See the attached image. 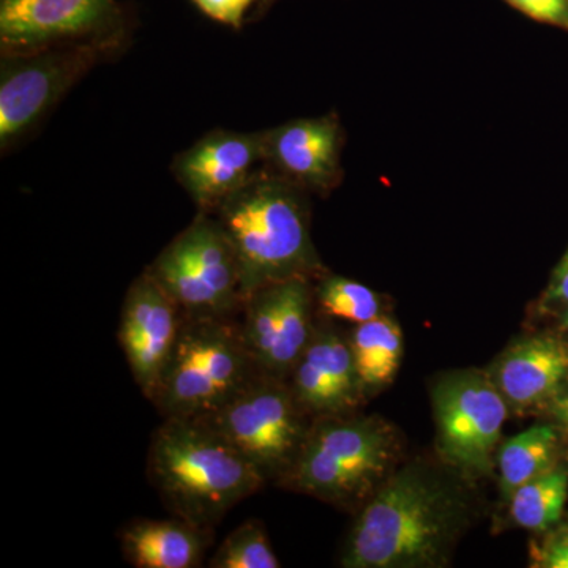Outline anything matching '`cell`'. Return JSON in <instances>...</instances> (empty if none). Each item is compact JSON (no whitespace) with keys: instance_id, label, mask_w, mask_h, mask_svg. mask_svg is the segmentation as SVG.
Returning <instances> with one entry per match:
<instances>
[{"instance_id":"3","label":"cell","mask_w":568,"mask_h":568,"mask_svg":"<svg viewBox=\"0 0 568 568\" xmlns=\"http://www.w3.org/2000/svg\"><path fill=\"white\" fill-rule=\"evenodd\" d=\"M452 521L450 497L440 485L416 470H405L362 511L347 538L342 566H435L450 537Z\"/></svg>"},{"instance_id":"26","label":"cell","mask_w":568,"mask_h":568,"mask_svg":"<svg viewBox=\"0 0 568 568\" xmlns=\"http://www.w3.org/2000/svg\"><path fill=\"white\" fill-rule=\"evenodd\" d=\"M549 298L568 304V252L560 261L549 286Z\"/></svg>"},{"instance_id":"27","label":"cell","mask_w":568,"mask_h":568,"mask_svg":"<svg viewBox=\"0 0 568 568\" xmlns=\"http://www.w3.org/2000/svg\"><path fill=\"white\" fill-rule=\"evenodd\" d=\"M551 413L568 432V392H560L551 399Z\"/></svg>"},{"instance_id":"15","label":"cell","mask_w":568,"mask_h":568,"mask_svg":"<svg viewBox=\"0 0 568 568\" xmlns=\"http://www.w3.org/2000/svg\"><path fill=\"white\" fill-rule=\"evenodd\" d=\"M568 381V345L556 336L523 339L500 358L495 384L507 402L532 406L560 394Z\"/></svg>"},{"instance_id":"10","label":"cell","mask_w":568,"mask_h":568,"mask_svg":"<svg viewBox=\"0 0 568 568\" xmlns=\"http://www.w3.org/2000/svg\"><path fill=\"white\" fill-rule=\"evenodd\" d=\"M440 447L455 465L485 470L507 418L499 388L478 373H459L436 387Z\"/></svg>"},{"instance_id":"1","label":"cell","mask_w":568,"mask_h":568,"mask_svg":"<svg viewBox=\"0 0 568 568\" xmlns=\"http://www.w3.org/2000/svg\"><path fill=\"white\" fill-rule=\"evenodd\" d=\"M148 476L174 517L203 528L264 487V477L200 418H164L153 433Z\"/></svg>"},{"instance_id":"24","label":"cell","mask_w":568,"mask_h":568,"mask_svg":"<svg viewBox=\"0 0 568 568\" xmlns=\"http://www.w3.org/2000/svg\"><path fill=\"white\" fill-rule=\"evenodd\" d=\"M507 2L534 20L568 28V0H507Z\"/></svg>"},{"instance_id":"20","label":"cell","mask_w":568,"mask_h":568,"mask_svg":"<svg viewBox=\"0 0 568 568\" xmlns=\"http://www.w3.org/2000/svg\"><path fill=\"white\" fill-rule=\"evenodd\" d=\"M568 496V474L549 469L511 495L510 514L518 526L530 530L551 528L562 517Z\"/></svg>"},{"instance_id":"4","label":"cell","mask_w":568,"mask_h":568,"mask_svg":"<svg viewBox=\"0 0 568 568\" xmlns=\"http://www.w3.org/2000/svg\"><path fill=\"white\" fill-rule=\"evenodd\" d=\"M261 373L235 317L183 316L151 402L163 418H205Z\"/></svg>"},{"instance_id":"18","label":"cell","mask_w":568,"mask_h":568,"mask_svg":"<svg viewBox=\"0 0 568 568\" xmlns=\"http://www.w3.org/2000/svg\"><path fill=\"white\" fill-rule=\"evenodd\" d=\"M355 372L364 388L384 386L395 376L403 354V335L388 317L357 324L349 343Z\"/></svg>"},{"instance_id":"14","label":"cell","mask_w":568,"mask_h":568,"mask_svg":"<svg viewBox=\"0 0 568 568\" xmlns=\"http://www.w3.org/2000/svg\"><path fill=\"white\" fill-rule=\"evenodd\" d=\"M291 373V390L304 413L320 418L343 416L361 398L349 343L338 335H313Z\"/></svg>"},{"instance_id":"29","label":"cell","mask_w":568,"mask_h":568,"mask_svg":"<svg viewBox=\"0 0 568 568\" xmlns=\"http://www.w3.org/2000/svg\"><path fill=\"white\" fill-rule=\"evenodd\" d=\"M567 325H568V313H567Z\"/></svg>"},{"instance_id":"5","label":"cell","mask_w":568,"mask_h":568,"mask_svg":"<svg viewBox=\"0 0 568 568\" xmlns=\"http://www.w3.org/2000/svg\"><path fill=\"white\" fill-rule=\"evenodd\" d=\"M145 271L181 306L183 316L235 317L244 306L237 256L212 213L197 211Z\"/></svg>"},{"instance_id":"19","label":"cell","mask_w":568,"mask_h":568,"mask_svg":"<svg viewBox=\"0 0 568 568\" xmlns=\"http://www.w3.org/2000/svg\"><path fill=\"white\" fill-rule=\"evenodd\" d=\"M558 439L552 426L537 425L504 444L499 457L500 487L507 496L551 469Z\"/></svg>"},{"instance_id":"2","label":"cell","mask_w":568,"mask_h":568,"mask_svg":"<svg viewBox=\"0 0 568 568\" xmlns=\"http://www.w3.org/2000/svg\"><path fill=\"white\" fill-rule=\"evenodd\" d=\"M212 215L237 256L244 302L267 284L306 276L317 267L301 186L265 166Z\"/></svg>"},{"instance_id":"23","label":"cell","mask_w":568,"mask_h":568,"mask_svg":"<svg viewBox=\"0 0 568 568\" xmlns=\"http://www.w3.org/2000/svg\"><path fill=\"white\" fill-rule=\"evenodd\" d=\"M201 13L211 20L241 31L248 22V13L253 11L257 0H192Z\"/></svg>"},{"instance_id":"7","label":"cell","mask_w":568,"mask_h":568,"mask_svg":"<svg viewBox=\"0 0 568 568\" xmlns=\"http://www.w3.org/2000/svg\"><path fill=\"white\" fill-rule=\"evenodd\" d=\"M302 414L282 377L261 372L226 405L200 420L215 428L265 481H282L308 435Z\"/></svg>"},{"instance_id":"22","label":"cell","mask_w":568,"mask_h":568,"mask_svg":"<svg viewBox=\"0 0 568 568\" xmlns=\"http://www.w3.org/2000/svg\"><path fill=\"white\" fill-rule=\"evenodd\" d=\"M317 302L325 315L364 324L379 316V301L365 284L343 276H328L316 291Z\"/></svg>"},{"instance_id":"9","label":"cell","mask_w":568,"mask_h":568,"mask_svg":"<svg viewBox=\"0 0 568 568\" xmlns=\"http://www.w3.org/2000/svg\"><path fill=\"white\" fill-rule=\"evenodd\" d=\"M136 17L119 0H0V55L62 44H100L123 54Z\"/></svg>"},{"instance_id":"16","label":"cell","mask_w":568,"mask_h":568,"mask_svg":"<svg viewBox=\"0 0 568 568\" xmlns=\"http://www.w3.org/2000/svg\"><path fill=\"white\" fill-rule=\"evenodd\" d=\"M213 529L186 519H134L123 528V558L136 568H196L203 566Z\"/></svg>"},{"instance_id":"25","label":"cell","mask_w":568,"mask_h":568,"mask_svg":"<svg viewBox=\"0 0 568 568\" xmlns=\"http://www.w3.org/2000/svg\"><path fill=\"white\" fill-rule=\"evenodd\" d=\"M537 566L547 568H568V536L555 538L544 547L534 549Z\"/></svg>"},{"instance_id":"8","label":"cell","mask_w":568,"mask_h":568,"mask_svg":"<svg viewBox=\"0 0 568 568\" xmlns=\"http://www.w3.org/2000/svg\"><path fill=\"white\" fill-rule=\"evenodd\" d=\"M390 443L372 420L323 417L308 435L282 484L334 503L364 495L386 469Z\"/></svg>"},{"instance_id":"12","label":"cell","mask_w":568,"mask_h":568,"mask_svg":"<svg viewBox=\"0 0 568 568\" xmlns=\"http://www.w3.org/2000/svg\"><path fill=\"white\" fill-rule=\"evenodd\" d=\"M264 166V132L216 129L171 164L175 181L197 211L212 213Z\"/></svg>"},{"instance_id":"21","label":"cell","mask_w":568,"mask_h":568,"mask_svg":"<svg viewBox=\"0 0 568 568\" xmlns=\"http://www.w3.org/2000/svg\"><path fill=\"white\" fill-rule=\"evenodd\" d=\"M209 567L278 568L280 560L268 541L263 523L248 519L224 538L209 560Z\"/></svg>"},{"instance_id":"28","label":"cell","mask_w":568,"mask_h":568,"mask_svg":"<svg viewBox=\"0 0 568 568\" xmlns=\"http://www.w3.org/2000/svg\"><path fill=\"white\" fill-rule=\"evenodd\" d=\"M275 2L276 0H257L252 13H250L248 22L260 21L274 7Z\"/></svg>"},{"instance_id":"6","label":"cell","mask_w":568,"mask_h":568,"mask_svg":"<svg viewBox=\"0 0 568 568\" xmlns=\"http://www.w3.org/2000/svg\"><path fill=\"white\" fill-rule=\"evenodd\" d=\"M121 58L100 44L0 55V152L17 149L95 67Z\"/></svg>"},{"instance_id":"11","label":"cell","mask_w":568,"mask_h":568,"mask_svg":"<svg viewBox=\"0 0 568 568\" xmlns=\"http://www.w3.org/2000/svg\"><path fill=\"white\" fill-rule=\"evenodd\" d=\"M183 312L173 297L144 271L123 298L119 343L142 395L152 399L173 354Z\"/></svg>"},{"instance_id":"13","label":"cell","mask_w":568,"mask_h":568,"mask_svg":"<svg viewBox=\"0 0 568 568\" xmlns=\"http://www.w3.org/2000/svg\"><path fill=\"white\" fill-rule=\"evenodd\" d=\"M339 145L334 118L284 123L264 132V166L301 189L327 190L338 175Z\"/></svg>"},{"instance_id":"17","label":"cell","mask_w":568,"mask_h":568,"mask_svg":"<svg viewBox=\"0 0 568 568\" xmlns=\"http://www.w3.org/2000/svg\"><path fill=\"white\" fill-rule=\"evenodd\" d=\"M274 284L278 321H276L274 349L263 373L283 379L293 372L294 365L312 342V325H310L312 293H310L306 276H293Z\"/></svg>"}]
</instances>
